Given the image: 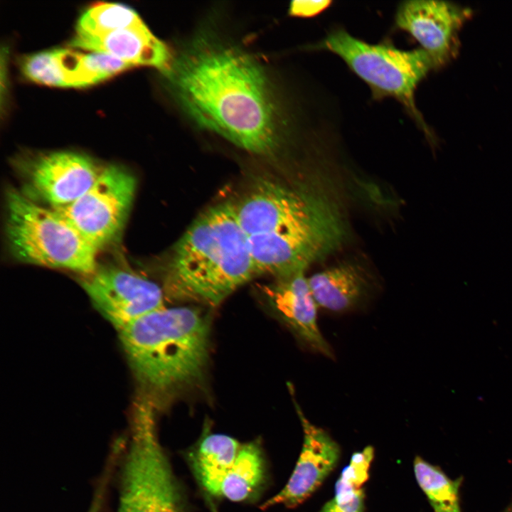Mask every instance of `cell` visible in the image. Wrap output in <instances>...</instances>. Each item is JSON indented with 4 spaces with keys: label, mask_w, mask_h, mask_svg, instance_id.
I'll list each match as a JSON object with an SVG mask.
<instances>
[{
    "label": "cell",
    "mask_w": 512,
    "mask_h": 512,
    "mask_svg": "<svg viewBox=\"0 0 512 512\" xmlns=\"http://www.w3.org/2000/svg\"><path fill=\"white\" fill-rule=\"evenodd\" d=\"M263 476L264 461L260 445L256 442L242 444L213 495L231 501H245L261 484Z\"/></svg>",
    "instance_id": "cell-17"
},
{
    "label": "cell",
    "mask_w": 512,
    "mask_h": 512,
    "mask_svg": "<svg viewBox=\"0 0 512 512\" xmlns=\"http://www.w3.org/2000/svg\"><path fill=\"white\" fill-rule=\"evenodd\" d=\"M417 484L434 512H462L460 488L463 478H449L439 466L420 456L413 461Z\"/></svg>",
    "instance_id": "cell-18"
},
{
    "label": "cell",
    "mask_w": 512,
    "mask_h": 512,
    "mask_svg": "<svg viewBox=\"0 0 512 512\" xmlns=\"http://www.w3.org/2000/svg\"><path fill=\"white\" fill-rule=\"evenodd\" d=\"M143 23L132 9L114 3L91 6L80 17L76 33L97 36L134 26Z\"/></svg>",
    "instance_id": "cell-19"
},
{
    "label": "cell",
    "mask_w": 512,
    "mask_h": 512,
    "mask_svg": "<svg viewBox=\"0 0 512 512\" xmlns=\"http://www.w3.org/2000/svg\"><path fill=\"white\" fill-rule=\"evenodd\" d=\"M313 48L338 56L370 88L375 100L392 97L400 102L433 140L415 104V92L429 72L434 69L422 48L401 50L388 44H372L343 28L331 31Z\"/></svg>",
    "instance_id": "cell-5"
},
{
    "label": "cell",
    "mask_w": 512,
    "mask_h": 512,
    "mask_svg": "<svg viewBox=\"0 0 512 512\" xmlns=\"http://www.w3.org/2000/svg\"><path fill=\"white\" fill-rule=\"evenodd\" d=\"M21 68L27 78L37 83L75 87L97 83L130 65L105 53L55 48L28 55L23 58Z\"/></svg>",
    "instance_id": "cell-12"
},
{
    "label": "cell",
    "mask_w": 512,
    "mask_h": 512,
    "mask_svg": "<svg viewBox=\"0 0 512 512\" xmlns=\"http://www.w3.org/2000/svg\"><path fill=\"white\" fill-rule=\"evenodd\" d=\"M6 235L16 260L82 276L97 269L98 250L57 210L14 188L6 190Z\"/></svg>",
    "instance_id": "cell-4"
},
{
    "label": "cell",
    "mask_w": 512,
    "mask_h": 512,
    "mask_svg": "<svg viewBox=\"0 0 512 512\" xmlns=\"http://www.w3.org/2000/svg\"><path fill=\"white\" fill-rule=\"evenodd\" d=\"M263 291L279 318L314 352L331 357L330 346L317 324V304L304 272L277 278Z\"/></svg>",
    "instance_id": "cell-13"
},
{
    "label": "cell",
    "mask_w": 512,
    "mask_h": 512,
    "mask_svg": "<svg viewBox=\"0 0 512 512\" xmlns=\"http://www.w3.org/2000/svg\"><path fill=\"white\" fill-rule=\"evenodd\" d=\"M177 102L200 127L252 153L273 152L283 119L260 65L238 48L199 38L166 74Z\"/></svg>",
    "instance_id": "cell-1"
},
{
    "label": "cell",
    "mask_w": 512,
    "mask_h": 512,
    "mask_svg": "<svg viewBox=\"0 0 512 512\" xmlns=\"http://www.w3.org/2000/svg\"><path fill=\"white\" fill-rule=\"evenodd\" d=\"M471 14L470 9L449 1H406L397 9L395 24L418 42L435 69L454 57L459 32Z\"/></svg>",
    "instance_id": "cell-10"
},
{
    "label": "cell",
    "mask_w": 512,
    "mask_h": 512,
    "mask_svg": "<svg viewBox=\"0 0 512 512\" xmlns=\"http://www.w3.org/2000/svg\"><path fill=\"white\" fill-rule=\"evenodd\" d=\"M375 457V449L366 446L361 451L354 452L348 465L342 470L335 483L334 491L359 489L368 480L371 463Z\"/></svg>",
    "instance_id": "cell-20"
},
{
    "label": "cell",
    "mask_w": 512,
    "mask_h": 512,
    "mask_svg": "<svg viewBox=\"0 0 512 512\" xmlns=\"http://www.w3.org/2000/svg\"><path fill=\"white\" fill-rule=\"evenodd\" d=\"M241 446L237 439L230 436L210 434L201 440L191 455L193 471L210 494H214L223 476L235 462Z\"/></svg>",
    "instance_id": "cell-16"
},
{
    "label": "cell",
    "mask_w": 512,
    "mask_h": 512,
    "mask_svg": "<svg viewBox=\"0 0 512 512\" xmlns=\"http://www.w3.org/2000/svg\"><path fill=\"white\" fill-rule=\"evenodd\" d=\"M156 410L144 396L137 402L117 512H181L171 467L156 434Z\"/></svg>",
    "instance_id": "cell-6"
},
{
    "label": "cell",
    "mask_w": 512,
    "mask_h": 512,
    "mask_svg": "<svg viewBox=\"0 0 512 512\" xmlns=\"http://www.w3.org/2000/svg\"><path fill=\"white\" fill-rule=\"evenodd\" d=\"M26 197L52 208L68 205L87 191L104 166L91 157L73 151L29 154L14 159Z\"/></svg>",
    "instance_id": "cell-8"
},
{
    "label": "cell",
    "mask_w": 512,
    "mask_h": 512,
    "mask_svg": "<svg viewBox=\"0 0 512 512\" xmlns=\"http://www.w3.org/2000/svg\"><path fill=\"white\" fill-rule=\"evenodd\" d=\"M366 493L363 488L334 491V496L319 512H364Z\"/></svg>",
    "instance_id": "cell-21"
},
{
    "label": "cell",
    "mask_w": 512,
    "mask_h": 512,
    "mask_svg": "<svg viewBox=\"0 0 512 512\" xmlns=\"http://www.w3.org/2000/svg\"><path fill=\"white\" fill-rule=\"evenodd\" d=\"M303 429V443L294 469L285 486L261 505L266 510L277 505L294 508L321 486L336 467L341 448L324 429L312 424L294 401Z\"/></svg>",
    "instance_id": "cell-11"
},
{
    "label": "cell",
    "mask_w": 512,
    "mask_h": 512,
    "mask_svg": "<svg viewBox=\"0 0 512 512\" xmlns=\"http://www.w3.org/2000/svg\"><path fill=\"white\" fill-rule=\"evenodd\" d=\"M507 512H512V504H511V506L509 507V508L508 509Z\"/></svg>",
    "instance_id": "cell-23"
},
{
    "label": "cell",
    "mask_w": 512,
    "mask_h": 512,
    "mask_svg": "<svg viewBox=\"0 0 512 512\" xmlns=\"http://www.w3.org/2000/svg\"><path fill=\"white\" fill-rule=\"evenodd\" d=\"M255 275L247 237L226 202L203 212L178 241L165 284L175 297L216 306Z\"/></svg>",
    "instance_id": "cell-3"
},
{
    "label": "cell",
    "mask_w": 512,
    "mask_h": 512,
    "mask_svg": "<svg viewBox=\"0 0 512 512\" xmlns=\"http://www.w3.org/2000/svg\"><path fill=\"white\" fill-rule=\"evenodd\" d=\"M119 334L142 395L157 408L203 378L209 358L210 325L199 309L164 306Z\"/></svg>",
    "instance_id": "cell-2"
},
{
    "label": "cell",
    "mask_w": 512,
    "mask_h": 512,
    "mask_svg": "<svg viewBox=\"0 0 512 512\" xmlns=\"http://www.w3.org/2000/svg\"><path fill=\"white\" fill-rule=\"evenodd\" d=\"M331 1H293L289 5V14L297 17H314L327 9Z\"/></svg>",
    "instance_id": "cell-22"
},
{
    "label": "cell",
    "mask_w": 512,
    "mask_h": 512,
    "mask_svg": "<svg viewBox=\"0 0 512 512\" xmlns=\"http://www.w3.org/2000/svg\"><path fill=\"white\" fill-rule=\"evenodd\" d=\"M70 45L110 55L133 66L154 67L165 74L171 70L174 60L169 47L144 22L102 35L75 33Z\"/></svg>",
    "instance_id": "cell-14"
},
{
    "label": "cell",
    "mask_w": 512,
    "mask_h": 512,
    "mask_svg": "<svg viewBox=\"0 0 512 512\" xmlns=\"http://www.w3.org/2000/svg\"><path fill=\"white\" fill-rule=\"evenodd\" d=\"M318 306L331 311H344L361 302L368 284L358 268L342 264L318 272L308 278Z\"/></svg>",
    "instance_id": "cell-15"
},
{
    "label": "cell",
    "mask_w": 512,
    "mask_h": 512,
    "mask_svg": "<svg viewBox=\"0 0 512 512\" xmlns=\"http://www.w3.org/2000/svg\"><path fill=\"white\" fill-rule=\"evenodd\" d=\"M80 284L96 309L118 331L165 306L158 284L124 267H97L82 276Z\"/></svg>",
    "instance_id": "cell-9"
},
{
    "label": "cell",
    "mask_w": 512,
    "mask_h": 512,
    "mask_svg": "<svg viewBox=\"0 0 512 512\" xmlns=\"http://www.w3.org/2000/svg\"><path fill=\"white\" fill-rule=\"evenodd\" d=\"M136 188V178L129 171L119 165H108L104 166L95 183L82 196L53 209L99 250L122 234Z\"/></svg>",
    "instance_id": "cell-7"
}]
</instances>
